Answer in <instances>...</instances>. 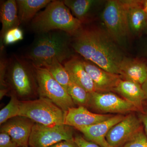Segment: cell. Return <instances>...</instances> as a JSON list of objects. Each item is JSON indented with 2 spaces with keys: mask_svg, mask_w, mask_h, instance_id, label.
I'll return each mask as SVG.
<instances>
[{
  "mask_svg": "<svg viewBox=\"0 0 147 147\" xmlns=\"http://www.w3.org/2000/svg\"><path fill=\"white\" fill-rule=\"evenodd\" d=\"M34 122L25 117H15L1 127V132L9 134L18 147H28L29 139Z\"/></svg>",
  "mask_w": 147,
  "mask_h": 147,
  "instance_id": "cell-12",
  "label": "cell"
},
{
  "mask_svg": "<svg viewBox=\"0 0 147 147\" xmlns=\"http://www.w3.org/2000/svg\"><path fill=\"white\" fill-rule=\"evenodd\" d=\"M42 67L47 69L52 76L67 90L71 82V79L63 64L57 59H54Z\"/></svg>",
  "mask_w": 147,
  "mask_h": 147,
  "instance_id": "cell-22",
  "label": "cell"
},
{
  "mask_svg": "<svg viewBox=\"0 0 147 147\" xmlns=\"http://www.w3.org/2000/svg\"><path fill=\"white\" fill-rule=\"evenodd\" d=\"M83 24L74 17L63 1H52L44 10L38 12L30 23V28L37 34L59 30L71 36Z\"/></svg>",
  "mask_w": 147,
  "mask_h": 147,
  "instance_id": "cell-3",
  "label": "cell"
},
{
  "mask_svg": "<svg viewBox=\"0 0 147 147\" xmlns=\"http://www.w3.org/2000/svg\"><path fill=\"white\" fill-rule=\"evenodd\" d=\"M88 106L105 114H123L139 111V109L131 102L110 92L90 93Z\"/></svg>",
  "mask_w": 147,
  "mask_h": 147,
  "instance_id": "cell-9",
  "label": "cell"
},
{
  "mask_svg": "<svg viewBox=\"0 0 147 147\" xmlns=\"http://www.w3.org/2000/svg\"><path fill=\"white\" fill-rule=\"evenodd\" d=\"M126 2L130 34L139 36L144 32L147 21V15L141 6L142 1L126 0Z\"/></svg>",
  "mask_w": 147,
  "mask_h": 147,
  "instance_id": "cell-18",
  "label": "cell"
},
{
  "mask_svg": "<svg viewBox=\"0 0 147 147\" xmlns=\"http://www.w3.org/2000/svg\"><path fill=\"white\" fill-rule=\"evenodd\" d=\"M141 6L144 12L147 15V0L142 1Z\"/></svg>",
  "mask_w": 147,
  "mask_h": 147,
  "instance_id": "cell-33",
  "label": "cell"
},
{
  "mask_svg": "<svg viewBox=\"0 0 147 147\" xmlns=\"http://www.w3.org/2000/svg\"><path fill=\"white\" fill-rule=\"evenodd\" d=\"M71 45L84 59L104 69L119 74L124 58L119 46L106 31L92 27H82L71 36Z\"/></svg>",
  "mask_w": 147,
  "mask_h": 147,
  "instance_id": "cell-1",
  "label": "cell"
},
{
  "mask_svg": "<svg viewBox=\"0 0 147 147\" xmlns=\"http://www.w3.org/2000/svg\"><path fill=\"white\" fill-rule=\"evenodd\" d=\"M67 90L74 104L84 107L88 106L90 93L84 88L76 84L71 79V82L67 87Z\"/></svg>",
  "mask_w": 147,
  "mask_h": 147,
  "instance_id": "cell-23",
  "label": "cell"
},
{
  "mask_svg": "<svg viewBox=\"0 0 147 147\" xmlns=\"http://www.w3.org/2000/svg\"><path fill=\"white\" fill-rule=\"evenodd\" d=\"M18 17L21 24H29L41 9L46 7L51 0H16Z\"/></svg>",
  "mask_w": 147,
  "mask_h": 147,
  "instance_id": "cell-20",
  "label": "cell"
},
{
  "mask_svg": "<svg viewBox=\"0 0 147 147\" xmlns=\"http://www.w3.org/2000/svg\"><path fill=\"white\" fill-rule=\"evenodd\" d=\"M0 18L2 24L1 40L6 32L10 29L19 27L21 25L16 0L1 1Z\"/></svg>",
  "mask_w": 147,
  "mask_h": 147,
  "instance_id": "cell-19",
  "label": "cell"
},
{
  "mask_svg": "<svg viewBox=\"0 0 147 147\" xmlns=\"http://www.w3.org/2000/svg\"><path fill=\"white\" fill-rule=\"evenodd\" d=\"M0 147H18L9 134L3 132L0 134Z\"/></svg>",
  "mask_w": 147,
  "mask_h": 147,
  "instance_id": "cell-28",
  "label": "cell"
},
{
  "mask_svg": "<svg viewBox=\"0 0 147 147\" xmlns=\"http://www.w3.org/2000/svg\"><path fill=\"white\" fill-rule=\"evenodd\" d=\"M34 66L38 93L41 97L50 100L64 112L74 107V103L67 90L44 67Z\"/></svg>",
  "mask_w": 147,
  "mask_h": 147,
  "instance_id": "cell-7",
  "label": "cell"
},
{
  "mask_svg": "<svg viewBox=\"0 0 147 147\" xmlns=\"http://www.w3.org/2000/svg\"><path fill=\"white\" fill-rule=\"evenodd\" d=\"M144 54L145 57L147 58V39L144 46Z\"/></svg>",
  "mask_w": 147,
  "mask_h": 147,
  "instance_id": "cell-34",
  "label": "cell"
},
{
  "mask_svg": "<svg viewBox=\"0 0 147 147\" xmlns=\"http://www.w3.org/2000/svg\"><path fill=\"white\" fill-rule=\"evenodd\" d=\"M74 52L71 36L63 31L55 30L37 34L22 57L35 66L42 67L54 59L63 64L75 56Z\"/></svg>",
  "mask_w": 147,
  "mask_h": 147,
  "instance_id": "cell-2",
  "label": "cell"
},
{
  "mask_svg": "<svg viewBox=\"0 0 147 147\" xmlns=\"http://www.w3.org/2000/svg\"><path fill=\"white\" fill-rule=\"evenodd\" d=\"M144 33H145L146 34H147V24L146 26V29H145V30L144 31Z\"/></svg>",
  "mask_w": 147,
  "mask_h": 147,
  "instance_id": "cell-35",
  "label": "cell"
},
{
  "mask_svg": "<svg viewBox=\"0 0 147 147\" xmlns=\"http://www.w3.org/2000/svg\"><path fill=\"white\" fill-rule=\"evenodd\" d=\"M142 89L144 92L146 99L147 100V77L146 81L144 82V84L142 85Z\"/></svg>",
  "mask_w": 147,
  "mask_h": 147,
  "instance_id": "cell-32",
  "label": "cell"
},
{
  "mask_svg": "<svg viewBox=\"0 0 147 147\" xmlns=\"http://www.w3.org/2000/svg\"><path fill=\"white\" fill-rule=\"evenodd\" d=\"M112 114H97L92 113L84 106L73 107L65 111L63 124L65 125L78 127L93 125L110 118Z\"/></svg>",
  "mask_w": 147,
  "mask_h": 147,
  "instance_id": "cell-11",
  "label": "cell"
},
{
  "mask_svg": "<svg viewBox=\"0 0 147 147\" xmlns=\"http://www.w3.org/2000/svg\"><path fill=\"white\" fill-rule=\"evenodd\" d=\"M71 80L89 92H97L92 80L84 68L82 59L75 56L63 64Z\"/></svg>",
  "mask_w": 147,
  "mask_h": 147,
  "instance_id": "cell-16",
  "label": "cell"
},
{
  "mask_svg": "<svg viewBox=\"0 0 147 147\" xmlns=\"http://www.w3.org/2000/svg\"><path fill=\"white\" fill-rule=\"evenodd\" d=\"M122 147H147V136L143 128Z\"/></svg>",
  "mask_w": 147,
  "mask_h": 147,
  "instance_id": "cell-27",
  "label": "cell"
},
{
  "mask_svg": "<svg viewBox=\"0 0 147 147\" xmlns=\"http://www.w3.org/2000/svg\"><path fill=\"white\" fill-rule=\"evenodd\" d=\"M64 112L50 100L41 97L36 100L20 101L19 116L48 127L64 124Z\"/></svg>",
  "mask_w": 147,
  "mask_h": 147,
  "instance_id": "cell-6",
  "label": "cell"
},
{
  "mask_svg": "<svg viewBox=\"0 0 147 147\" xmlns=\"http://www.w3.org/2000/svg\"><path fill=\"white\" fill-rule=\"evenodd\" d=\"M107 147H113L111 146H110V145L108 144V146H107Z\"/></svg>",
  "mask_w": 147,
  "mask_h": 147,
  "instance_id": "cell-36",
  "label": "cell"
},
{
  "mask_svg": "<svg viewBox=\"0 0 147 147\" xmlns=\"http://www.w3.org/2000/svg\"><path fill=\"white\" fill-rule=\"evenodd\" d=\"M138 117L144 127V132L147 136V111L146 112L143 111L141 112V113L139 115V117Z\"/></svg>",
  "mask_w": 147,
  "mask_h": 147,
  "instance_id": "cell-31",
  "label": "cell"
},
{
  "mask_svg": "<svg viewBox=\"0 0 147 147\" xmlns=\"http://www.w3.org/2000/svg\"><path fill=\"white\" fill-rule=\"evenodd\" d=\"M142 125L139 117L129 114L110 129L105 139L111 146L122 147L143 128Z\"/></svg>",
  "mask_w": 147,
  "mask_h": 147,
  "instance_id": "cell-10",
  "label": "cell"
},
{
  "mask_svg": "<svg viewBox=\"0 0 147 147\" xmlns=\"http://www.w3.org/2000/svg\"><path fill=\"white\" fill-rule=\"evenodd\" d=\"M20 101L16 94L12 92L10 101L0 111V124L1 125L10 119L19 116Z\"/></svg>",
  "mask_w": 147,
  "mask_h": 147,
  "instance_id": "cell-24",
  "label": "cell"
},
{
  "mask_svg": "<svg viewBox=\"0 0 147 147\" xmlns=\"http://www.w3.org/2000/svg\"><path fill=\"white\" fill-rule=\"evenodd\" d=\"M24 38V33L19 27L10 29L6 32L1 42L5 45H9L22 40Z\"/></svg>",
  "mask_w": 147,
  "mask_h": 147,
  "instance_id": "cell-26",
  "label": "cell"
},
{
  "mask_svg": "<svg viewBox=\"0 0 147 147\" xmlns=\"http://www.w3.org/2000/svg\"><path fill=\"white\" fill-rule=\"evenodd\" d=\"M50 147H79L74 141L72 140H65L57 143Z\"/></svg>",
  "mask_w": 147,
  "mask_h": 147,
  "instance_id": "cell-30",
  "label": "cell"
},
{
  "mask_svg": "<svg viewBox=\"0 0 147 147\" xmlns=\"http://www.w3.org/2000/svg\"><path fill=\"white\" fill-rule=\"evenodd\" d=\"M0 52V91H9V88L5 80L8 58L6 56L4 46L3 44L1 45Z\"/></svg>",
  "mask_w": 147,
  "mask_h": 147,
  "instance_id": "cell-25",
  "label": "cell"
},
{
  "mask_svg": "<svg viewBox=\"0 0 147 147\" xmlns=\"http://www.w3.org/2000/svg\"><path fill=\"white\" fill-rule=\"evenodd\" d=\"M74 139L71 127L62 124L51 127L35 123L29 145L31 147H50L61 141Z\"/></svg>",
  "mask_w": 147,
  "mask_h": 147,
  "instance_id": "cell-8",
  "label": "cell"
},
{
  "mask_svg": "<svg viewBox=\"0 0 147 147\" xmlns=\"http://www.w3.org/2000/svg\"><path fill=\"white\" fill-rule=\"evenodd\" d=\"M74 140L79 147H101L95 143L87 141L80 136L74 137Z\"/></svg>",
  "mask_w": 147,
  "mask_h": 147,
  "instance_id": "cell-29",
  "label": "cell"
},
{
  "mask_svg": "<svg viewBox=\"0 0 147 147\" xmlns=\"http://www.w3.org/2000/svg\"><path fill=\"white\" fill-rule=\"evenodd\" d=\"M102 18L106 31L119 46L125 45L130 34L126 0H109L105 4Z\"/></svg>",
  "mask_w": 147,
  "mask_h": 147,
  "instance_id": "cell-5",
  "label": "cell"
},
{
  "mask_svg": "<svg viewBox=\"0 0 147 147\" xmlns=\"http://www.w3.org/2000/svg\"><path fill=\"white\" fill-rule=\"evenodd\" d=\"M122 79L142 85L147 77V64L141 60L125 57L119 69Z\"/></svg>",
  "mask_w": 147,
  "mask_h": 147,
  "instance_id": "cell-15",
  "label": "cell"
},
{
  "mask_svg": "<svg viewBox=\"0 0 147 147\" xmlns=\"http://www.w3.org/2000/svg\"><path fill=\"white\" fill-rule=\"evenodd\" d=\"M65 4L72 15L84 25L90 19L92 10L101 1L96 0H64Z\"/></svg>",
  "mask_w": 147,
  "mask_h": 147,
  "instance_id": "cell-21",
  "label": "cell"
},
{
  "mask_svg": "<svg viewBox=\"0 0 147 147\" xmlns=\"http://www.w3.org/2000/svg\"><path fill=\"white\" fill-rule=\"evenodd\" d=\"M82 61L84 68L91 78L98 92L113 91L118 82L122 79L121 75L105 71L90 61L84 59H82Z\"/></svg>",
  "mask_w": 147,
  "mask_h": 147,
  "instance_id": "cell-13",
  "label": "cell"
},
{
  "mask_svg": "<svg viewBox=\"0 0 147 147\" xmlns=\"http://www.w3.org/2000/svg\"><path fill=\"white\" fill-rule=\"evenodd\" d=\"M5 80L9 88L21 97L38 92L34 66L22 56L13 55L8 58Z\"/></svg>",
  "mask_w": 147,
  "mask_h": 147,
  "instance_id": "cell-4",
  "label": "cell"
},
{
  "mask_svg": "<svg viewBox=\"0 0 147 147\" xmlns=\"http://www.w3.org/2000/svg\"><path fill=\"white\" fill-rule=\"evenodd\" d=\"M125 117L122 115H114L99 123L76 129L91 142L101 147H107L109 144L105 139L106 135L114 125L122 120Z\"/></svg>",
  "mask_w": 147,
  "mask_h": 147,
  "instance_id": "cell-14",
  "label": "cell"
},
{
  "mask_svg": "<svg viewBox=\"0 0 147 147\" xmlns=\"http://www.w3.org/2000/svg\"><path fill=\"white\" fill-rule=\"evenodd\" d=\"M113 91L135 105L139 112L144 111L143 104L146 98L141 85L121 79L118 82Z\"/></svg>",
  "mask_w": 147,
  "mask_h": 147,
  "instance_id": "cell-17",
  "label": "cell"
}]
</instances>
